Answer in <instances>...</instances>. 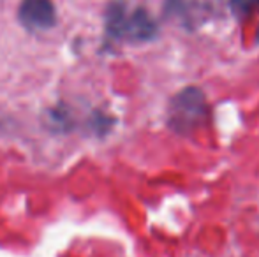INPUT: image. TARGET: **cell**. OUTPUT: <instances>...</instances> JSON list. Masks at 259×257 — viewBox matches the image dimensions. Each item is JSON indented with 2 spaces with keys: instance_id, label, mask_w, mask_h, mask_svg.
<instances>
[{
  "instance_id": "6da1fadb",
  "label": "cell",
  "mask_w": 259,
  "mask_h": 257,
  "mask_svg": "<svg viewBox=\"0 0 259 257\" xmlns=\"http://www.w3.org/2000/svg\"><path fill=\"white\" fill-rule=\"evenodd\" d=\"M104 32L108 42H150L159 35V23L141 6L127 0H111L104 11Z\"/></svg>"
},
{
  "instance_id": "7a4b0ae2",
  "label": "cell",
  "mask_w": 259,
  "mask_h": 257,
  "mask_svg": "<svg viewBox=\"0 0 259 257\" xmlns=\"http://www.w3.org/2000/svg\"><path fill=\"white\" fill-rule=\"evenodd\" d=\"M210 106L199 86L189 85L178 90L167 102L166 125L177 136L189 137L196 129L206 124Z\"/></svg>"
},
{
  "instance_id": "3957f363",
  "label": "cell",
  "mask_w": 259,
  "mask_h": 257,
  "mask_svg": "<svg viewBox=\"0 0 259 257\" xmlns=\"http://www.w3.org/2000/svg\"><path fill=\"white\" fill-rule=\"evenodd\" d=\"M210 13V6L201 0H164L162 2V16L166 20L178 21V25L189 32L196 30L199 25L205 23Z\"/></svg>"
},
{
  "instance_id": "277c9868",
  "label": "cell",
  "mask_w": 259,
  "mask_h": 257,
  "mask_svg": "<svg viewBox=\"0 0 259 257\" xmlns=\"http://www.w3.org/2000/svg\"><path fill=\"white\" fill-rule=\"evenodd\" d=\"M18 20L27 30L45 32L57 25V11L53 0H21Z\"/></svg>"
},
{
  "instance_id": "5b68a950",
  "label": "cell",
  "mask_w": 259,
  "mask_h": 257,
  "mask_svg": "<svg viewBox=\"0 0 259 257\" xmlns=\"http://www.w3.org/2000/svg\"><path fill=\"white\" fill-rule=\"evenodd\" d=\"M226 2L233 16H236L238 20L250 16L254 11L259 9V0H226Z\"/></svg>"
},
{
  "instance_id": "8992f818",
  "label": "cell",
  "mask_w": 259,
  "mask_h": 257,
  "mask_svg": "<svg viewBox=\"0 0 259 257\" xmlns=\"http://www.w3.org/2000/svg\"><path fill=\"white\" fill-rule=\"evenodd\" d=\"M256 42L259 44V27H257V30H256Z\"/></svg>"
}]
</instances>
